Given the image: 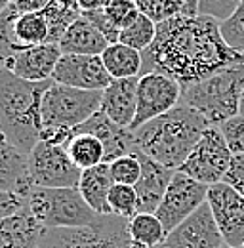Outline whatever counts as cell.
<instances>
[{"label": "cell", "mask_w": 244, "mask_h": 248, "mask_svg": "<svg viewBox=\"0 0 244 248\" xmlns=\"http://www.w3.org/2000/svg\"><path fill=\"white\" fill-rule=\"evenodd\" d=\"M244 63V52L233 50L210 16H178L156 25V36L143 52V73H164L182 88Z\"/></svg>", "instance_id": "6da1fadb"}, {"label": "cell", "mask_w": 244, "mask_h": 248, "mask_svg": "<svg viewBox=\"0 0 244 248\" xmlns=\"http://www.w3.org/2000/svg\"><path fill=\"white\" fill-rule=\"evenodd\" d=\"M206 128H210L208 121L191 105L180 101L166 115L139 126L134 138L139 153L166 168L180 170Z\"/></svg>", "instance_id": "7a4b0ae2"}, {"label": "cell", "mask_w": 244, "mask_h": 248, "mask_svg": "<svg viewBox=\"0 0 244 248\" xmlns=\"http://www.w3.org/2000/svg\"><path fill=\"white\" fill-rule=\"evenodd\" d=\"M52 82H29L0 71V132L27 155L40 141V105Z\"/></svg>", "instance_id": "3957f363"}, {"label": "cell", "mask_w": 244, "mask_h": 248, "mask_svg": "<svg viewBox=\"0 0 244 248\" xmlns=\"http://www.w3.org/2000/svg\"><path fill=\"white\" fill-rule=\"evenodd\" d=\"M80 14L82 12L61 8L56 2L38 14H19L15 6L10 4L0 14V69L27 48L60 44L65 31L80 17Z\"/></svg>", "instance_id": "277c9868"}, {"label": "cell", "mask_w": 244, "mask_h": 248, "mask_svg": "<svg viewBox=\"0 0 244 248\" xmlns=\"http://www.w3.org/2000/svg\"><path fill=\"white\" fill-rule=\"evenodd\" d=\"M244 90V63L182 88V101L198 111L210 126H221L239 115Z\"/></svg>", "instance_id": "5b68a950"}, {"label": "cell", "mask_w": 244, "mask_h": 248, "mask_svg": "<svg viewBox=\"0 0 244 248\" xmlns=\"http://www.w3.org/2000/svg\"><path fill=\"white\" fill-rule=\"evenodd\" d=\"M27 206L46 229H76L97 225L105 216L93 212L78 187L48 189L32 187L27 195Z\"/></svg>", "instance_id": "8992f818"}, {"label": "cell", "mask_w": 244, "mask_h": 248, "mask_svg": "<svg viewBox=\"0 0 244 248\" xmlns=\"http://www.w3.org/2000/svg\"><path fill=\"white\" fill-rule=\"evenodd\" d=\"M101 111V92L78 90L73 86L52 82L42 95L40 119L44 128H67L75 130L95 113Z\"/></svg>", "instance_id": "52a82bcc"}, {"label": "cell", "mask_w": 244, "mask_h": 248, "mask_svg": "<svg viewBox=\"0 0 244 248\" xmlns=\"http://www.w3.org/2000/svg\"><path fill=\"white\" fill-rule=\"evenodd\" d=\"M231 160L233 151L227 145L223 132L219 130V126H210L204 130L202 138L182 164L180 172L210 187L223 182L231 166Z\"/></svg>", "instance_id": "ba28073f"}, {"label": "cell", "mask_w": 244, "mask_h": 248, "mask_svg": "<svg viewBox=\"0 0 244 248\" xmlns=\"http://www.w3.org/2000/svg\"><path fill=\"white\" fill-rule=\"evenodd\" d=\"M29 176L32 187L65 189L78 187L82 170L71 160L65 145L38 141L29 153Z\"/></svg>", "instance_id": "9c48e42d"}, {"label": "cell", "mask_w": 244, "mask_h": 248, "mask_svg": "<svg viewBox=\"0 0 244 248\" xmlns=\"http://www.w3.org/2000/svg\"><path fill=\"white\" fill-rule=\"evenodd\" d=\"M208 199V186L189 178L183 172H176L170 186L164 193L160 206L156 208V217L162 221L166 235L183 223L191 214H195Z\"/></svg>", "instance_id": "30bf717a"}, {"label": "cell", "mask_w": 244, "mask_h": 248, "mask_svg": "<svg viewBox=\"0 0 244 248\" xmlns=\"http://www.w3.org/2000/svg\"><path fill=\"white\" fill-rule=\"evenodd\" d=\"M182 101V86L164 73H143L137 84V109L130 126L136 132L139 126L172 111Z\"/></svg>", "instance_id": "8fae6325"}, {"label": "cell", "mask_w": 244, "mask_h": 248, "mask_svg": "<svg viewBox=\"0 0 244 248\" xmlns=\"http://www.w3.org/2000/svg\"><path fill=\"white\" fill-rule=\"evenodd\" d=\"M225 245L243 248L244 243V197L225 182L208 187L206 199Z\"/></svg>", "instance_id": "7c38bea8"}, {"label": "cell", "mask_w": 244, "mask_h": 248, "mask_svg": "<svg viewBox=\"0 0 244 248\" xmlns=\"http://www.w3.org/2000/svg\"><path fill=\"white\" fill-rule=\"evenodd\" d=\"M52 80L56 84L73 86L78 90L103 92L113 82V77L107 73L101 56L63 54L52 75Z\"/></svg>", "instance_id": "4fadbf2b"}, {"label": "cell", "mask_w": 244, "mask_h": 248, "mask_svg": "<svg viewBox=\"0 0 244 248\" xmlns=\"http://www.w3.org/2000/svg\"><path fill=\"white\" fill-rule=\"evenodd\" d=\"M225 241L217 229L214 214L204 202L195 214L180 223L174 231L166 235V239L158 248H223Z\"/></svg>", "instance_id": "5bb4252c"}, {"label": "cell", "mask_w": 244, "mask_h": 248, "mask_svg": "<svg viewBox=\"0 0 244 248\" xmlns=\"http://www.w3.org/2000/svg\"><path fill=\"white\" fill-rule=\"evenodd\" d=\"M61 56L60 44H40L19 52L0 71H10L12 75L29 82H46L52 80Z\"/></svg>", "instance_id": "9a60e30c"}, {"label": "cell", "mask_w": 244, "mask_h": 248, "mask_svg": "<svg viewBox=\"0 0 244 248\" xmlns=\"http://www.w3.org/2000/svg\"><path fill=\"white\" fill-rule=\"evenodd\" d=\"M73 132H88V134L97 136L105 147V162H113L124 155L137 153L134 132L130 128H122L119 124H115L101 111L95 113L84 124L76 126Z\"/></svg>", "instance_id": "2e32d148"}, {"label": "cell", "mask_w": 244, "mask_h": 248, "mask_svg": "<svg viewBox=\"0 0 244 248\" xmlns=\"http://www.w3.org/2000/svg\"><path fill=\"white\" fill-rule=\"evenodd\" d=\"M141 160V178L136 184V193H137V212H149L154 214L156 208L160 206L164 193L170 186L174 174L178 170L166 168L160 162L152 160L143 153H136Z\"/></svg>", "instance_id": "e0dca14e"}, {"label": "cell", "mask_w": 244, "mask_h": 248, "mask_svg": "<svg viewBox=\"0 0 244 248\" xmlns=\"http://www.w3.org/2000/svg\"><path fill=\"white\" fill-rule=\"evenodd\" d=\"M137 84L139 77L117 78L101 92V113L122 128H130L136 119Z\"/></svg>", "instance_id": "ac0fdd59"}, {"label": "cell", "mask_w": 244, "mask_h": 248, "mask_svg": "<svg viewBox=\"0 0 244 248\" xmlns=\"http://www.w3.org/2000/svg\"><path fill=\"white\" fill-rule=\"evenodd\" d=\"M0 189L27 199L32 189L29 176V155L17 149L0 132Z\"/></svg>", "instance_id": "d6986e66"}, {"label": "cell", "mask_w": 244, "mask_h": 248, "mask_svg": "<svg viewBox=\"0 0 244 248\" xmlns=\"http://www.w3.org/2000/svg\"><path fill=\"white\" fill-rule=\"evenodd\" d=\"M46 227L30 214L29 206L0 219V248H40Z\"/></svg>", "instance_id": "ffe728a7"}, {"label": "cell", "mask_w": 244, "mask_h": 248, "mask_svg": "<svg viewBox=\"0 0 244 248\" xmlns=\"http://www.w3.org/2000/svg\"><path fill=\"white\" fill-rule=\"evenodd\" d=\"M113 186L115 182L111 178L109 162H103L93 168L82 170L78 191L93 212H97L99 216H113L111 206H109V193Z\"/></svg>", "instance_id": "44dd1931"}, {"label": "cell", "mask_w": 244, "mask_h": 248, "mask_svg": "<svg viewBox=\"0 0 244 248\" xmlns=\"http://www.w3.org/2000/svg\"><path fill=\"white\" fill-rule=\"evenodd\" d=\"M109 46V40L92 25L88 19L80 17L71 23L60 40L61 54H76V56H101Z\"/></svg>", "instance_id": "7402d4cb"}, {"label": "cell", "mask_w": 244, "mask_h": 248, "mask_svg": "<svg viewBox=\"0 0 244 248\" xmlns=\"http://www.w3.org/2000/svg\"><path fill=\"white\" fill-rule=\"evenodd\" d=\"M101 60H103L107 73L113 77V80L141 77L143 54L126 46V44H122V42L109 44L107 50L101 54Z\"/></svg>", "instance_id": "603a6c76"}, {"label": "cell", "mask_w": 244, "mask_h": 248, "mask_svg": "<svg viewBox=\"0 0 244 248\" xmlns=\"http://www.w3.org/2000/svg\"><path fill=\"white\" fill-rule=\"evenodd\" d=\"M67 153L71 160L80 168L88 170L105 162V147L97 136L88 132H73V138L67 141Z\"/></svg>", "instance_id": "cb8c5ba5"}, {"label": "cell", "mask_w": 244, "mask_h": 248, "mask_svg": "<svg viewBox=\"0 0 244 248\" xmlns=\"http://www.w3.org/2000/svg\"><path fill=\"white\" fill-rule=\"evenodd\" d=\"M130 237L136 243H141L145 247L154 248L166 239V229L156 214L149 212H137L132 219H128Z\"/></svg>", "instance_id": "d4e9b609"}, {"label": "cell", "mask_w": 244, "mask_h": 248, "mask_svg": "<svg viewBox=\"0 0 244 248\" xmlns=\"http://www.w3.org/2000/svg\"><path fill=\"white\" fill-rule=\"evenodd\" d=\"M154 36H156V23L152 19H149L147 16L139 14L134 23H130L128 27H124L121 31L119 42L143 54L152 44Z\"/></svg>", "instance_id": "484cf974"}, {"label": "cell", "mask_w": 244, "mask_h": 248, "mask_svg": "<svg viewBox=\"0 0 244 248\" xmlns=\"http://www.w3.org/2000/svg\"><path fill=\"white\" fill-rule=\"evenodd\" d=\"M137 10L156 25L185 14V0H134Z\"/></svg>", "instance_id": "4316f807"}, {"label": "cell", "mask_w": 244, "mask_h": 248, "mask_svg": "<svg viewBox=\"0 0 244 248\" xmlns=\"http://www.w3.org/2000/svg\"><path fill=\"white\" fill-rule=\"evenodd\" d=\"M109 206H111L113 216L132 219L137 214V193H136V187L115 184L111 193H109Z\"/></svg>", "instance_id": "83f0119b"}, {"label": "cell", "mask_w": 244, "mask_h": 248, "mask_svg": "<svg viewBox=\"0 0 244 248\" xmlns=\"http://www.w3.org/2000/svg\"><path fill=\"white\" fill-rule=\"evenodd\" d=\"M111 178L115 184L122 186H136L141 178V160L136 155H124L113 162H109Z\"/></svg>", "instance_id": "f1b7e54d"}, {"label": "cell", "mask_w": 244, "mask_h": 248, "mask_svg": "<svg viewBox=\"0 0 244 248\" xmlns=\"http://www.w3.org/2000/svg\"><path fill=\"white\" fill-rule=\"evenodd\" d=\"M219 29L233 50L244 52V0H241L237 10L225 21H219Z\"/></svg>", "instance_id": "f546056e"}, {"label": "cell", "mask_w": 244, "mask_h": 248, "mask_svg": "<svg viewBox=\"0 0 244 248\" xmlns=\"http://www.w3.org/2000/svg\"><path fill=\"white\" fill-rule=\"evenodd\" d=\"M105 14L109 16V19L122 31L124 27H128L130 23H134L141 12L137 10V6H136L134 0H113L105 8Z\"/></svg>", "instance_id": "4dcf8cb0"}, {"label": "cell", "mask_w": 244, "mask_h": 248, "mask_svg": "<svg viewBox=\"0 0 244 248\" xmlns=\"http://www.w3.org/2000/svg\"><path fill=\"white\" fill-rule=\"evenodd\" d=\"M219 130L223 132L225 136V141L227 145L231 147L233 155H244V117L243 115H237L233 119H229L227 123H223L219 126Z\"/></svg>", "instance_id": "1f68e13d"}, {"label": "cell", "mask_w": 244, "mask_h": 248, "mask_svg": "<svg viewBox=\"0 0 244 248\" xmlns=\"http://www.w3.org/2000/svg\"><path fill=\"white\" fill-rule=\"evenodd\" d=\"M82 17L88 19L92 25L109 40V44L119 42L121 29L109 19V16L105 14V10H88V12H82Z\"/></svg>", "instance_id": "d6a6232c"}, {"label": "cell", "mask_w": 244, "mask_h": 248, "mask_svg": "<svg viewBox=\"0 0 244 248\" xmlns=\"http://www.w3.org/2000/svg\"><path fill=\"white\" fill-rule=\"evenodd\" d=\"M241 4V0H200L198 14L210 16L217 21H225Z\"/></svg>", "instance_id": "836d02e7"}, {"label": "cell", "mask_w": 244, "mask_h": 248, "mask_svg": "<svg viewBox=\"0 0 244 248\" xmlns=\"http://www.w3.org/2000/svg\"><path fill=\"white\" fill-rule=\"evenodd\" d=\"M223 182L227 186H231L235 191H239L244 197V155L239 153V155H233V160H231V166L223 178Z\"/></svg>", "instance_id": "e575fe53"}, {"label": "cell", "mask_w": 244, "mask_h": 248, "mask_svg": "<svg viewBox=\"0 0 244 248\" xmlns=\"http://www.w3.org/2000/svg\"><path fill=\"white\" fill-rule=\"evenodd\" d=\"M25 206H27V199L25 197L0 189V219L17 214Z\"/></svg>", "instance_id": "d590c367"}, {"label": "cell", "mask_w": 244, "mask_h": 248, "mask_svg": "<svg viewBox=\"0 0 244 248\" xmlns=\"http://www.w3.org/2000/svg\"><path fill=\"white\" fill-rule=\"evenodd\" d=\"M54 0H14L12 4L19 14H38L44 12Z\"/></svg>", "instance_id": "8d00e7d4"}, {"label": "cell", "mask_w": 244, "mask_h": 248, "mask_svg": "<svg viewBox=\"0 0 244 248\" xmlns=\"http://www.w3.org/2000/svg\"><path fill=\"white\" fill-rule=\"evenodd\" d=\"M113 0H80V10L88 12V10H105Z\"/></svg>", "instance_id": "74e56055"}, {"label": "cell", "mask_w": 244, "mask_h": 248, "mask_svg": "<svg viewBox=\"0 0 244 248\" xmlns=\"http://www.w3.org/2000/svg\"><path fill=\"white\" fill-rule=\"evenodd\" d=\"M56 4H60L61 8L73 10V12H82L80 10V0H54Z\"/></svg>", "instance_id": "f35d334b"}, {"label": "cell", "mask_w": 244, "mask_h": 248, "mask_svg": "<svg viewBox=\"0 0 244 248\" xmlns=\"http://www.w3.org/2000/svg\"><path fill=\"white\" fill-rule=\"evenodd\" d=\"M200 0H185V16H198Z\"/></svg>", "instance_id": "ab89813d"}, {"label": "cell", "mask_w": 244, "mask_h": 248, "mask_svg": "<svg viewBox=\"0 0 244 248\" xmlns=\"http://www.w3.org/2000/svg\"><path fill=\"white\" fill-rule=\"evenodd\" d=\"M10 4H12L10 0H0V14H2V12H4V10L10 6Z\"/></svg>", "instance_id": "60d3db41"}, {"label": "cell", "mask_w": 244, "mask_h": 248, "mask_svg": "<svg viewBox=\"0 0 244 248\" xmlns=\"http://www.w3.org/2000/svg\"><path fill=\"white\" fill-rule=\"evenodd\" d=\"M128 248H149V247H145V245H141V243H136V241H132Z\"/></svg>", "instance_id": "b9f144b4"}, {"label": "cell", "mask_w": 244, "mask_h": 248, "mask_svg": "<svg viewBox=\"0 0 244 248\" xmlns=\"http://www.w3.org/2000/svg\"><path fill=\"white\" fill-rule=\"evenodd\" d=\"M239 115L244 117V90H243V95H241V109H239Z\"/></svg>", "instance_id": "7bdbcfd3"}, {"label": "cell", "mask_w": 244, "mask_h": 248, "mask_svg": "<svg viewBox=\"0 0 244 248\" xmlns=\"http://www.w3.org/2000/svg\"><path fill=\"white\" fill-rule=\"evenodd\" d=\"M223 248H235V247H229V245H225V247H223Z\"/></svg>", "instance_id": "ee69618b"}, {"label": "cell", "mask_w": 244, "mask_h": 248, "mask_svg": "<svg viewBox=\"0 0 244 248\" xmlns=\"http://www.w3.org/2000/svg\"><path fill=\"white\" fill-rule=\"evenodd\" d=\"M243 248H244V243H243Z\"/></svg>", "instance_id": "f6af8a7d"}, {"label": "cell", "mask_w": 244, "mask_h": 248, "mask_svg": "<svg viewBox=\"0 0 244 248\" xmlns=\"http://www.w3.org/2000/svg\"><path fill=\"white\" fill-rule=\"evenodd\" d=\"M10 2H14V0H10Z\"/></svg>", "instance_id": "bcb514c9"}, {"label": "cell", "mask_w": 244, "mask_h": 248, "mask_svg": "<svg viewBox=\"0 0 244 248\" xmlns=\"http://www.w3.org/2000/svg\"><path fill=\"white\" fill-rule=\"evenodd\" d=\"M154 248H158V247H154Z\"/></svg>", "instance_id": "7dc6e473"}]
</instances>
